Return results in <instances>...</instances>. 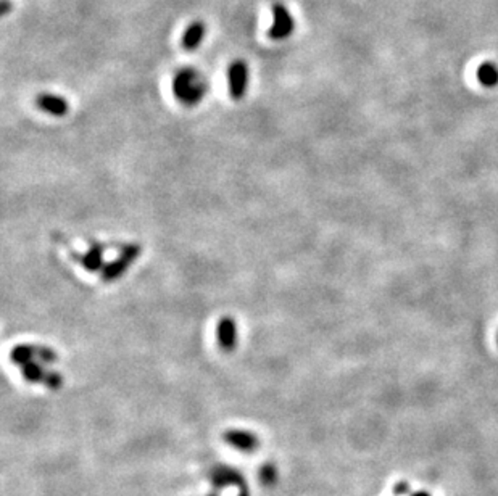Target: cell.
<instances>
[{
	"instance_id": "6da1fadb",
	"label": "cell",
	"mask_w": 498,
	"mask_h": 496,
	"mask_svg": "<svg viewBox=\"0 0 498 496\" xmlns=\"http://www.w3.org/2000/svg\"><path fill=\"white\" fill-rule=\"evenodd\" d=\"M295 20L290 10L284 4L273 5V25L268 31V37L273 41H283L294 34Z\"/></svg>"
},
{
	"instance_id": "7a4b0ae2",
	"label": "cell",
	"mask_w": 498,
	"mask_h": 496,
	"mask_svg": "<svg viewBox=\"0 0 498 496\" xmlns=\"http://www.w3.org/2000/svg\"><path fill=\"white\" fill-rule=\"evenodd\" d=\"M227 85L231 99L241 100L248 89V64L243 60H236L227 69Z\"/></svg>"
},
{
	"instance_id": "3957f363",
	"label": "cell",
	"mask_w": 498,
	"mask_h": 496,
	"mask_svg": "<svg viewBox=\"0 0 498 496\" xmlns=\"http://www.w3.org/2000/svg\"><path fill=\"white\" fill-rule=\"evenodd\" d=\"M139 255H140V247H137V245L124 248L123 255L118 258L115 263L108 264V266L104 269V274H102V277H104L105 280H115L118 277H121L123 274H124V271H126V269L131 266V264L134 263V260H136Z\"/></svg>"
},
{
	"instance_id": "277c9868",
	"label": "cell",
	"mask_w": 498,
	"mask_h": 496,
	"mask_svg": "<svg viewBox=\"0 0 498 496\" xmlns=\"http://www.w3.org/2000/svg\"><path fill=\"white\" fill-rule=\"evenodd\" d=\"M36 105L37 109L48 113V115L52 116H65L69 110V104L67 99L48 92H42L41 95H37Z\"/></svg>"
},
{
	"instance_id": "5b68a950",
	"label": "cell",
	"mask_w": 498,
	"mask_h": 496,
	"mask_svg": "<svg viewBox=\"0 0 498 496\" xmlns=\"http://www.w3.org/2000/svg\"><path fill=\"white\" fill-rule=\"evenodd\" d=\"M218 343L221 345V348L226 350V352H231V350L236 348L237 343V327L236 321L232 317H223L218 322Z\"/></svg>"
},
{
	"instance_id": "8992f818",
	"label": "cell",
	"mask_w": 498,
	"mask_h": 496,
	"mask_svg": "<svg viewBox=\"0 0 498 496\" xmlns=\"http://www.w3.org/2000/svg\"><path fill=\"white\" fill-rule=\"evenodd\" d=\"M224 441L241 451H253L258 446V439L245 430H229L224 434Z\"/></svg>"
},
{
	"instance_id": "52a82bcc",
	"label": "cell",
	"mask_w": 498,
	"mask_h": 496,
	"mask_svg": "<svg viewBox=\"0 0 498 496\" xmlns=\"http://www.w3.org/2000/svg\"><path fill=\"white\" fill-rule=\"evenodd\" d=\"M207 34V26H205L203 21H194L187 26V29L184 31L181 46L186 48V50H196L202 44L203 37Z\"/></svg>"
},
{
	"instance_id": "ba28073f",
	"label": "cell",
	"mask_w": 498,
	"mask_h": 496,
	"mask_svg": "<svg viewBox=\"0 0 498 496\" xmlns=\"http://www.w3.org/2000/svg\"><path fill=\"white\" fill-rule=\"evenodd\" d=\"M478 81L484 88H497L498 85V67L492 62H484L478 68Z\"/></svg>"
},
{
	"instance_id": "9c48e42d",
	"label": "cell",
	"mask_w": 498,
	"mask_h": 496,
	"mask_svg": "<svg viewBox=\"0 0 498 496\" xmlns=\"http://www.w3.org/2000/svg\"><path fill=\"white\" fill-rule=\"evenodd\" d=\"M36 358V347H29V345H20L12 350V361L18 366H25L34 361Z\"/></svg>"
},
{
	"instance_id": "30bf717a",
	"label": "cell",
	"mask_w": 498,
	"mask_h": 496,
	"mask_svg": "<svg viewBox=\"0 0 498 496\" xmlns=\"http://www.w3.org/2000/svg\"><path fill=\"white\" fill-rule=\"evenodd\" d=\"M21 371H23V377L29 382H44L47 372L42 368V363H36V361H31V363L21 366Z\"/></svg>"
},
{
	"instance_id": "8fae6325",
	"label": "cell",
	"mask_w": 498,
	"mask_h": 496,
	"mask_svg": "<svg viewBox=\"0 0 498 496\" xmlns=\"http://www.w3.org/2000/svg\"><path fill=\"white\" fill-rule=\"evenodd\" d=\"M81 263H83L88 269H90V271H95V269H99L100 264H102V250H100V247H95V250H90L88 255L83 258V261H81Z\"/></svg>"
},
{
	"instance_id": "7c38bea8",
	"label": "cell",
	"mask_w": 498,
	"mask_h": 496,
	"mask_svg": "<svg viewBox=\"0 0 498 496\" xmlns=\"http://www.w3.org/2000/svg\"><path fill=\"white\" fill-rule=\"evenodd\" d=\"M62 376L60 374H57V372H47V376H46V380H44V384L47 387H51L55 390V388H58L62 385Z\"/></svg>"
},
{
	"instance_id": "4fadbf2b",
	"label": "cell",
	"mask_w": 498,
	"mask_h": 496,
	"mask_svg": "<svg viewBox=\"0 0 498 496\" xmlns=\"http://www.w3.org/2000/svg\"><path fill=\"white\" fill-rule=\"evenodd\" d=\"M393 493H395V496H408V495L411 493V487H410V483H408V482L400 481L397 485H395Z\"/></svg>"
},
{
	"instance_id": "5bb4252c",
	"label": "cell",
	"mask_w": 498,
	"mask_h": 496,
	"mask_svg": "<svg viewBox=\"0 0 498 496\" xmlns=\"http://www.w3.org/2000/svg\"><path fill=\"white\" fill-rule=\"evenodd\" d=\"M262 478L264 483H271L274 481V469L273 466H264L262 471Z\"/></svg>"
},
{
	"instance_id": "9a60e30c",
	"label": "cell",
	"mask_w": 498,
	"mask_h": 496,
	"mask_svg": "<svg viewBox=\"0 0 498 496\" xmlns=\"http://www.w3.org/2000/svg\"><path fill=\"white\" fill-rule=\"evenodd\" d=\"M411 496H431V493H429V492H424V490H421V492H416V493H413Z\"/></svg>"
},
{
	"instance_id": "2e32d148",
	"label": "cell",
	"mask_w": 498,
	"mask_h": 496,
	"mask_svg": "<svg viewBox=\"0 0 498 496\" xmlns=\"http://www.w3.org/2000/svg\"><path fill=\"white\" fill-rule=\"evenodd\" d=\"M242 496H243V495H242Z\"/></svg>"
}]
</instances>
